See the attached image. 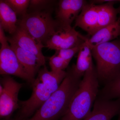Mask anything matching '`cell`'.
Instances as JSON below:
<instances>
[{
    "label": "cell",
    "instance_id": "6da1fadb",
    "mask_svg": "<svg viewBox=\"0 0 120 120\" xmlns=\"http://www.w3.org/2000/svg\"><path fill=\"white\" fill-rule=\"evenodd\" d=\"M31 83L32 92L27 100L19 101L20 107L16 116L17 120H27L31 117L56 91L65 78L67 71H49L45 65L41 68Z\"/></svg>",
    "mask_w": 120,
    "mask_h": 120
},
{
    "label": "cell",
    "instance_id": "7a4b0ae2",
    "mask_svg": "<svg viewBox=\"0 0 120 120\" xmlns=\"http://www.w3.org/2000/svg\"><path fill=\"white\" fill-rule=\"evenodd\" d=\"M67 72L58 89L27 120H60L67 112L82 80L75 75L71 68Z\"/></svg>",
    "mask_w": 120,
    "mask_h": 120
},
{
    "label": "cell",
    "instance_id": "3957f363",
    "mask_svg": "<svg viewBox=\"0 0 120 120\" xmlns=\"http://www.w3.org/2000/svg\"><path fill=\"white\" fill-rule=\"evenodd\" d=\"M99 83L94 67L86 72L67 112L60 120H83L86 117L98 98Z\"/></svg>",
    "mask_w": 120,
    "mask_h": 120
},
{
    "label": "cell",
    "instance_id": "277c9868",
    "mask_svg": "<svg viewBox=\"0 0 120 120\" xmlns=\"http://www.w3.org/2000/svg\"><path fill=\"white\" fill-rule=\"evenodd\" d=\"M91 52L99 82L105 85L120 73V39L99 45Z\"/></svg>",
    "mask_w": 120,
    "mask_h": 120
},
{
    "label": "cell",
    "instance_id": "5b68a950",
    "mask_svg": "<svg viewBox=\"0 0 120 120\" xmlns=\"http://www.w3.org/2000/svg\"><path fill=\"white\" fill-rule=\"evenodd\" d=\"M59 24L52 17L51 11L47 9L27 12L18 21V26L43 44L52 35Z\"/></svg>",
    "mask_w": 120,
    "mask_h": 120
},
{
    "label": "cell",
    "instance_id": "8992f818",
    "mask_svg": "<svg viewBox=\"0 0 120 120\" xmlns=\"http://www.w3.org/2000/svg\"><path fill=\"white\" fill-rule=\"evenodd\" d=\"M0 73L2 75H13L31 84L33 80L19 62L13 50L9 45L4 31L0 26Z\"/></svg>",
    "mask_w": 120,
    "mask_h": 120
},
{
    "label": "cell",
    "instance_id": "52a82bcc",
    "mask_svg": "<svg viewBox=\"0 0 120 120\" xmlns=\"http://www.w3.org/2000/svg\"><path fill=\"white\" fill-rule=\"evenodd\" d=\"M0 84L3 90L0 92V118L1 120L9 119L15 111L19 109L18 96L22 84L11 76L4 75L1 78Z\"/></svg>",
    "mask_w": 120,
    "mask_h": 120
},
{
    "label": "cell",
    "instance_id": "ba28073f",
    "mask_svg": "<svg viewBox=\"0 0 120 120\" xmlns=\"http://www.w3.org/2000/svg\"><path fill=\"white\" fill-rule=\"evenodd\" d=\"M87 38L71 26L60 24L55 32L46 42L45 46L49 49L56 51L81 45Z\"/></svg>",
    "mask_w": 120,
    "mask_h": 120
},
{
    "label": "cell",
    "instance_id": "9c48e42d",
    "mask_svg": "<svg viewBox=\"0 0 120 120\" xmlns=\"http://www.w3.org/2000/svg\"><path fill=\"white\" fill-rule=\"evenodd\" d=\"M8 42L13 43L22 49L34 54L45 63V56L42 53L45 45L31 37L26 30L18 26L15 34L7 37Z\"/></svg>",
    "mask_w": 120,
    "mask_h": 120
},
{
    "label": "cell",
    "instance_id": "30bf717a",
    "mask_svg": "<svg viewBox=\"0 0 120 120\" xmlns=\"http://www.w3.org/2000/svg\"><path fill=\"white\" fill-rule=\"evenodd\" d=\"M87 3L84 0H60L56 11V20L60 24L71 26Z\"/></svg>",
    "mask_w": 120,
    "mask_h": 120
},
{
    "label": "cell",
    "instance_id": "8fae6325",
    "mask_svg": "<svg viewBox=\"0 0 120 120\" xmlns=\"http://www.w3.org/2000/svg\"><path fill=\"white\" fill-rule=\"evenodd\" d=\"M120 112V99L107 100L98 97L90 113L83 120H111Z\"/></svg>",
    "mask_w": 120,
    "mask_h": 120
},
{
    "label": "cell",
    "instance_id": "7c38bea8",
    "mask_svg": "<svg viewBox=\"0 0 120 120\" xmlns=\"http://www.w3.org/2000/svg\"><path fill=\"white\" fill-rule=\"evenodd\" d=\"M97 5L87 3L75 20V27H79L91 36L98 30Z\"/></svg>",
    "mask_w": 120,
    "mask_h": 120
},
{
    "label": "cell",
    "instance_id": "4fadbf2b",
    "mask_svg": "<svg viewBox=\"0 0 120 120\" xmlns=\"http://www.w3.org/2000/svg\"><path fill=\"white\" fill-rule=\"evenodd\" d=\"M10 46L15 52L19 62L28 75L33 80L42 66L45 63L36 55L22 49L17 45L10 43Z\"/></svg>",
    "mask_w": 120,
    "mask_h": 120
},
{
    "label": "cell",
    "instance_id": "5bb4252c",
    "mask_svg": "<svg viewBox=\"0 0 120 120\" xmlns=\"http://www.w3.org/2000/svg\"><path fill=\"white\" fill-rule=\"evenodd\" d=\"M120 36V18L115 22L101 28L86 41L92 50L99 45L114 41Z\"/></svg>",
    "mask_w": 120,
    "mask_h": 120
},
{
    "label": "cell",
    "instance_id": "9a60e30c",
    "mask_svg": "<svg viewBox=\"0 0 120 120\" xmlns=\"http://www.w3.org/2000/svg\"><path fill=\"white\" fill-rule=\"evenodd\" d=\"M92 57L91 49L86 41L80 46L76 64L71 68L76 76L82 78L86 72L94 67Z\"/></svg>",
    "mask_w": 120,
    "mask_h": 120
},
{
    "label": "cell",
    "instance_id": "2e32d148",
    "mask_svg": "<svg viewBox=\"0 0 120 120\" xmlns=\"http://www.w3.org/2000/svg\"><path fill=\"white\" fill-rule=\"evenodd\" d=\"M120 2V0H112L107 3L97 5L98 30L115 22L118 19V9L114 8V5L117 2Z\"/></svg>",
    "mask_w": 120,
    "mask_h": 120
},
{
    "label": "cell",
    "instance_id": "e0dca14e",
    "mask_svg": "<svg viewBox=\"0 0 120 120\" xmlns=\"http://www.w3.org/2000/svg\"><path fill=\"white\" fill-rule=\"evenodd\" d=\"M17 15L4 1H0V26L4 31L11 35L15 34L18 28Z\"/></svg>",
    "mask_w": 120,
    "mask_h": 120
},
{
    "label": "cell",
    "instance_id": "ac0fdd59",
    "mask_svg": "<svg viewBox=\"0 0 120 120\" xmlns=\"http://www.w3.org/2000/svg\"><path fill=\"white\" fill-rule=\"evenodd\" d=\"M98 95V98L107 100L120 99V73L105 85Z\"/></svg>",
    "mask_w": 120,
    "mask_h": 120
},
{
    "label": "cell",
    "instance_id": "d6986e66",
    "mask_svg": "<svg viewBox=\"0 0 120 120\" xmlns=\"http://www.w3.org/2000/svg\"><path fill=\"white\" fill-rule=\"evenodd\" d=\"M4 1L14 11L17 15L21 17L27 13L30 6L29 0H5Z\"/></svg>",
    "mask_w": 120,
    "mask_h": 120
},
{
    "label": "cell",
    "instance_id": "ffe728a7",
    "mask_svg": "<svg viewBox=\"0 0 120 120\" xmlns=\"http://www.w3.org/2000/svg\"><path fill=\"white\" fill-rule=\"evenodd\" d=\"M49 64L51 71L55 72L64 71L68 65L64 60L56 53L50 57Z\"/></svg>",
    "mask_w": 120,
    "mask_h": 120
},
{
    "label": "cell",
    "instance_id": "44dd1931",
    "mask_svg": "<svg viewBox=\"0 0 120 120\" xmlns=\"http://www.w3.org/2000/svg\"><path fill=\"white\" fill-rule=\"evenodd\" d=\"M82 44L72 48L56 50V53L60 56L69 65L73 56L76 53L79 52Z\"/></svg>",
    "mask_w": 120,
    "mask_h": 120
},
{
    "label": "cell",
    "instance_id": "7402d4cb",
    "mask_svg": "<svg viewBox=\"0 0 120 120\" xmlns=\"http://www.w3.org/2000/svg\"><path fill=\"white\" fill-rule=\"evenodd\" d=\"M53 1L52 0H30V7L33 9V11L44 9L46 8L48 5L50 4Z\"/></svg>",
    "mask_w": 120,
    "mask_h": 120
},
{
    "label": "cell",
    "instance_id": "603a6c76",
    "mask_svg": "<svg viewBox=\"0 0 120 120\" xmlns=\"http://www.w3.org/2000/svg\"><path fill=\"white\" fill-rule=\"evenodd\" d=\"M16 120L15 118H9V119H2V120Z\"/></svg>",
    "mask_w": 120,
    "mask_h": 120
},
{
    "label": "cell",
    "instance_id": "cb8c5ba5",
    "mask_svg": "<svg viewBox=\"0 0 120 120\" xmlns=\"http://www.w3.org/2000/svg\"><path fill=\"white\" fill-rule=\"evenodd\" d=\"M117 120H120V112L119 114H118V117Z\"/></svg>",
    "mask_w": 120,
    "mask_h": 120
},
{
    "label": "cell",
    "instance_id": "d4e9b609",
    "mask_svg": "<svg viewBox=\"0 0 120 120\" xmlns=\"http://www.w3.org/2000/svg\"><path fill=\"white\" fill-rule=\"evenodd\" d=\"M118 12H119V14H120V7H119V8H118Z\"/></svg>",
    "mask_w": 120,
    "mask_h": 120
}]
</instances>
